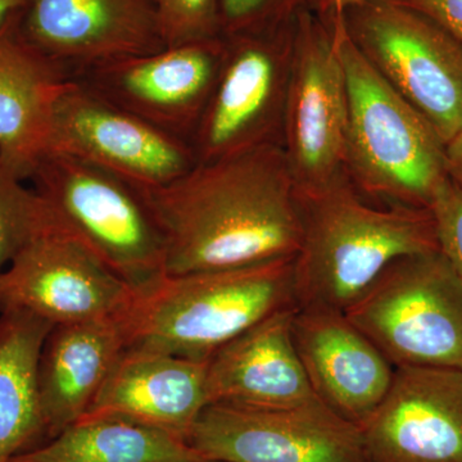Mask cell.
Here are the masks:
<instances>
[{
	"instance_id": "20",
	"label": "cell",
	"mask_w": 462,
	"mask_h": 462,
	"mask_svg": "<svg viewBox=\"0 0 462 462\" xmlns=\"http://www.w3.org/2000/svg\"><path fill=\"white\" fill-rule=\"evenodd\" d=\"M125 349L120 319L54 325L38 369L45 438L83 418Z\"/></svg>"
},
{
	"instance_id": "1",
	"label": "cell",
	"mask_w": 462,
	"mask_h": 462,
	"mask_svg": "<svg viewBox=\"0 0 462 462\" xmlns=\"http://www.w3.org/2000/svg\"><path fill=\"white\" fill-rule=\"evenodd\" d=\"M147 197L166 243L165 275L294 257L296 181L278 145L199 163Z\"/></svg>"
},
{
	"instance_id": "11",
	"label": "cell",
	"mask_w": 462,
	"mask_h": 462,
	"mask_svg": "<svg viewBox=\"0 0 462 462\" xmlns=\"http://www.w3.org/2000/svg\"><path fill=\"white\" fill-rule=\"evenodd\" d=\"M345 72L329 23L303 8L297 14L282 148L296 188L345 172Z\"/></svg>"
},
{
	"instance_id": "10",
	"label": "cell",
	"mask_w": 462,
	"mask_h": 462,
	"mask_svg": "<svg viewBox=\"0 0 462 462\" xmlns=\"http://www.w3.org/2000/svg\"><path fill=\"white\" fill-rule=\"evenodd\" d=\"M45 152L81 158L147 189L197 165L189 143L170 135L69 78L51 108Z\"/></svg>"
},
{
	"instance_id": "15",
	"label": "cell",
	"mask_w": 462,
	"mask_h": 462,
	"mask_svg": "<svg viewBox=\"0 0 462 462\" xmlns=\"http://www.w3.org/2000/svg\"><path fill=\"white\" fill-rule=\"evenodd\" d=\"M21 30L71 75L166 47L156 0H32Z\"/></svg>"
},
{
	"instance_id": "7",
	"label": "cell",
	"mask_w": 462,
	"mask_h": 462,
	"mask_svg": "<svg viewBox=\"0 0 462 462\" xmlns=\"http://www.w3.org/2000/svg\"><path fill=\"white\" fill-rule=\"evenodd\" d=\"M296 20L223 35L220 74L190 147L199 163L282 144Z\"/></svg>"
},
{
	"instance_id": "25",
	"label": "cell",
	"mask_w": 462,
	"mask_h": 462,
	"mask_svg": "<svg viewBox=\"0 0 462 462\" xmlns=\"http://www.w3.org/2000/svg\"><path fill=\"white\" fill-rule=\"evenodd\" d=\"M303 8L305 0H218L221 35L272 29Z\"/></svg>"
},
{
	"instance_id": "4",
	"label": "cell",
	"mask_w": 462,
	"mask_h": 462,
	"mask_svg": "<svg viewBox=\"0 0 462 462\" xmlns=\"http://www.w3.org/2000/svg\"><path fill=\"white\" fill-rule=\"evenodd\" d=\"M322 20L333 32L345 72L346 175L379 205L430 208L448 178L445 142L365 60L346 36L339 14Z\"/></svg>"
},
{
	"instance_id": "23",
	"label": "cell",
	"mask_w": 462,
	"mask_h": 462,
	"mask_svg": "<svg viewBox=\"0 0 462 462\" xmlns=\"http://www.w3.org/2000/svg\"><path fill=\"white\" fill-rule=\"evenodd\" d=\"M23 181L0 163V272L53 223L41 197Z\"/></svg>"
},
{
	"instance_id": "12",
	"label": "cell",
	"mask_w": 462,
	"mask_h": 462,
	"mask_svg": "<svg viewBox=\"0 0 462 462\" xmlns=\"http://www.w3.org/2000/svg\"><path fill=\"white\" fill-rule=\"evenodd\" d=\"M134 293L54 220L0 272V312L23 310L54 325L120 319Z\"/></svg>"
},
{
	"instance_id": "6",
	"label": "cell",
	"mask_w": 462,
	"mask_h": 462,
	"mask_svg": "<svg viewBox=\"0 0 462 462\" xmlns=\"http://www.w3.org/2000/svg\"><path fill=\"white\" fill-rule=\"evenodd\" d=\"M345 312L394 367L462 370V278L440 251L397 258Z\"/></svg>"
},
{
	"instance_id": "5",
	"label": "cell",
	"mask_w": 462,
	"mask_h": 462,
	"mask_svg": "<svg viewBox=\"0 0 462 462\" xmlns=\"http://www.w3.org/2000/svg\"><path fill=\"white\" fill-rule=\"evenodd\" d=\"M30 180L54 223L134 291L165 275V236L141 185L60 152H45Z\"/></svg>"
},
{
	"instance_id": "29",
	"label": "cell",
	"mask_w": 462,
	"mask_h": 462,
	"mask_svg": "<svg viewBox=\"0 0 462 462\" xmlns=\"http://www.w3.org/2000/svg\"><path fill=\"white\" fill-rule=\"evenodd\" d=\"M364 2L366 0H305V8L316 16L325 18L331 14H343L346 9Z\"/></svg>"
},
{
	"instance_id": "30",
	"label": "cell",
	"mask_w": 462,
	"mask_h": 462,
	"mask_svg": "<svg viewBox=\"0 0 462 462\" xmlns=\"http://www.w3.org/2000/svg\"><path fill=\"white\" fill-rule=\"evenodd\" d=\"M32 0H0V29H3L12 18L25 14Z\"/></svg>"
},
{
	"instance_id": "18",
	"label": "cell",
	"mask_w": 462,
	"mask_h": 462,
	"mask_svg": "<svg viewBox=\"0 0 462 462\" xmlns=\"http://www.w3.org/2000/svg\"><path fill=\"white\" fill-rule=\"evenodd\" d=\"M296 309L273 312L208 358L209 404L276 407L316 397L293 342Z\"/></svg>"
},
{
	"instance_id": "13",
	"label": "cell",
	"mask_w": 462,
	"mask_h": 462,
	"mask_svg": "<svg viewBox=\"0 0 462 462\" xmlns=\"http://www.w3.org/2000/svg\"><path fill=\"white\" fill-rule=\"evenodd\" d=\"M224 50L223 35L167 45L154 53L88 67L72 78L190 144L220 74Z\"/></svg>"
},
{
	"instance_id": "17",
	"label": "cell",
	"mask_w": 462,
	"mask_h": 462,
	"mask_svg": "<svg viewBox=\"0 0 462 462\" xmlns=\"http://www.w3.org/2000/svg\"><path fill=\"white\" fill-rule=\"evenodd\" d=\"M207 365L208 360L126 348L79 421H129L188 440L209 404Z\"/></svg>"
},
{
	"instance_id": "26",
	"label": "cell",
	"mask_w": 462,
	"mask_h": 462,
	"mask_svg": "<svg viewBox=\"0 0 462 462\" xmlns=\"http://www.w3.org/2000/svg\"><path fill=\"white\" fill-rule=\"evenodd\" d=\"M439 251L462 278V188L447 178L430 205Z\"/></svg>"
},
{
	"instance_id": "3",
	"label": "cell",
	"mask_w": 462,
	"mask_h": 462,
	"mask_svg": "<svg viewBox=\"0 0 462 462\" xmlns=\"http://www.w3.org/2000/svg\"><path fill=\"white\" fill-rule=\"evenodd\" d=\"M294 257L163 275L135 291L121 316L126 348L208 360L267 316L296 306Z\"/></svg>"
},
{
	"instance_id": "21",
	"label": "cell",
	"mask_w": 462,
	"mask_h": 462,
	"mask_svg": "<svg viewBox=\"0 0 462 462\" xmlns=\"http://www.w3.org/2000/svg\"><path fill=\"white\" fill-rule=\"evenodd\" d=\"M54 324L23 310L0 312V462L45 438L38 369Z\"/></svg>"
},
{
	"instance_id": "16",
	"label": "cell",
	"mask_w": 462,
	"mask_h": 462,
	"mask_svg": "<svg viewBox=\"0 0 462 462\" xmlns=\"http://www.w3.org/2000/svg\"><path fill=\"white\" fill-rule=\"evenodd\" d=\"M291 334L315 396L360 427L387 394L393 365L338 310L297 307Z\"/></svg>"
},
{
	"instance_id": "19",
	"label": "cell",
	"mask_w": 462,
	"mask_h": 462,
	"mask_svg": "<svg viewBox=\"0 0 462 462\" xmlns=\"http://www.w3.org/2000/svg\"><path fill=\"white\" fill-rule=\"evenodd\" d=\"M23 14L0 29V163L27 180L44 156L54 100L72 75L27 41Z\"/></svg>"
},
{
	"instance_id": "28",
	"label": "cell",
	"mask_w": 462,
	"mask_h": 462,
	"mask_svg": "<svg viewBox=\"0 0 462 462\" xmlns=\"http://www.w3.org/2000/svg\"><path fill=\"white\" fill-rule=\"evenodd\" d=\"M445 154L448 178L462 188V120L451 138L445 143Z\"/></svg>"
},
{
	"instance_id": "2",
	"label": "cell",
	"mask_w": 462,
	"mask_h": 462,
	"mask_svg": "<svg viewBox=\"0 0 462 462\" xmlns=\"http://www.w3.org/2000/svg\"><path fill=\"white\" fill-rule=\"evenodd\" d=\"M296 197L297 307L345 312L397 258L439 251L430 208L379 205L363 196L346 172L318 187L296 188Z\"/></svg>"
},
{
	"instance_id": "27",
	"label": "cell",
	"mask_w": 462,
	"mask_h": 462,
	"mask_svg": "<svg viewBox=\"0 0 462 462\" xmlns=\"http://www.w3.org/2000/svg\"><path fill=\"white\" fill-rule=\"evenodd\" d=\"M436 21L462 42V0H393Z\"/></svg>"
},
{
	"instance_id": "9",
	"label": "cell",
	"mask_w": 462,
	"mask_h": 462,
	"mask_svg": "<svg viewBox=\"0 0 462 462\" xmlns=\"http://www.w3.org/2000/svg\"><path fill=\"white\" fill-rule=\"evenodd\" d=\"M188 442L212 462H366L360 427L318 397L276 407L208 404Z\"/></svg>"
},
{
	"instance_id": "24",
	"label": "cell",
	"mask_w": 462,
	"mask_h": 462,
	"mask_svg": "<svg viewBox=\"0 0 462 462\" xmlns=\"http://www.w3.org/2000/svg\"><path fill=\"white\" fill-rule=\"evenodd\" d=\"M167 45L221 36L218 0H156Z\"/></svg>"
},
{
	"instance_id": "22",
	"label": "cell",
	"mask_w": 462,
	"mask_h": 462,
	"mask_svg": "<svg viewBox=\"0 0 462 462\" xmlns=\"http://www.w3.org/2000/svg\"><path fill=\"white\" fill-rule=\"evenodd\" d=\"M9 462H212L184 438L123 420L75 422Z\"/></svg>"
},
{
	"instance_id": "8",
	"label": "cell",
	"mask_w": 462,
	"mask_h": 462,
	"mask_svg": "<svg viewBox=\"0 0 462 462\" xmlns=\"http://www.w3.org/2000/svg\"><path fill=\"white\" fill-rule=\"evenodd\" d=\"M339 16L370 66L448 141L462 120V42L393 0H366Z\"/></svg>"
},
{
	"instance_id": "14",
	"label": "cell",
	"mask_w": 462,
	"mask_h": 462,
	"mask_svg": "<svg viewBox=\"0 0 462 462\" xmlns=\"http://www.w3.org/2000/svg\"><path fill=\"white\" fill-rule=\"evenodd\" d=\"M360 430L366 462H462V370L394 367Z\"/></svg>"
}]
</instances>
